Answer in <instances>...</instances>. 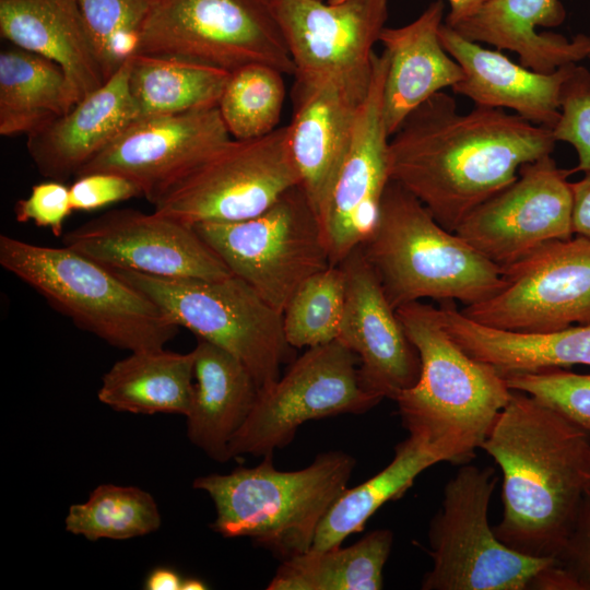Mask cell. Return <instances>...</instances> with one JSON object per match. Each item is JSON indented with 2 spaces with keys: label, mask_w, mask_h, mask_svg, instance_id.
Returning a JSON list of instances; mask_svg holds the SVG:
<instances>
[{
  "label": "cell",
  "mask_w": 590,
  "mask_h": 590,
  "mask_svg": "<svg viewBox=\"0 0 590 590\" xmlns=\"http://www.w3.org/2000/svg\"><path fill=\"white\" fill-rule=\"evenodd\" d=\"M388 66L385 51L374 52L370 87L359 108L322 222L331 266H339L370 236L390 181V137L382 113Z\"/></svg>",
  "instance_id": "e0dca14e"
},
{
  "label": "cell",
  "mask_w": 590,
  "mask_h": 590,
  "mask_svg": "<svg viewBox=\"0 0 590 590\" xmlns=\"http://www.w3.org/2000/svg\"><path fill=\"white\" fill-rule=\"evenodd\" d=\"M553 130L502 108L459 114L444 91L415 108L389 140L390 179L450 232L512 184L522 165L551 155Z\"/></svg>",
  "instance_id": "6da1fadb"
},
{
  "label": "cell",
  "mask_w": 590,
  "mask_h": 590,
  "mask_svg": "<svg viewBox=\"0 0 590 590\" xmlns=\"http://www.w3.org/2000/svg\"><path fill=\"white\" fill-rule=\"evenodd\" d=\"M358 364L339 340L308 347L272 386L258 390L248 418L228 446L231 459L273 456L305 422L373 409L382 398L366 389Z\"/></svg>",
  "instance_id": "7c38bea8"
},
{
  "label": "cell",
  "mask_w": 590,
  "mask_h": 590,
  "mask_svg": "<svg viewBox=\"0 0 590 590\" xmlns=\"http://www.w3.org/2000/svg\"><path fill=\"white\" fill-rule=\"evenodd\" d=\"M361 248L394 309L425 298L469 306L505 285L499 266L441 226L417 198L391 179L377 224Z\"/></svg>",
  "instance_id": "5b68a950"
},
{
  "label": "cell",
  "mask_w": 590,
  "mask_h": 590,
  "mask_svg": "<svg viewBox=\"0 0 590 590\" xmlns=\"http://www.w3.org/2000/svg\"><path fill=\"white\" fill-rule=\"evenodd\" d=\"M283 75L261 63L231 72L217 108L233 139L261 138L279 128L286 93Z\"/></svg>",
  "instance_id": "836d02e7"
},
{
  "label": "cell",
  "mask_w": 590,
  "mask_h": 590,
  "mask_svg": "<svg viewBox=\"0 0 590 590\" xmlns=\"http://www.w3.org/2000/svg\"><path fill=\"white\" fill-rule=\"evenodd\" d=\"M231 72L167 55L135 54L129 87L140 118L216 107Z\"/></svg>",
  "instance_id": "4dcf8cb0"
},
{
  "label": "cell",
  "mask_w": 590,
  "mask_h": 590,
  "mask_svg": "<svg viewBox=\"0 0 590 590\" xmlns=\"http://www.w3.org/2000/svg\"><path fill=\"white\" fill-rule=\"evenodd\" d=\"M574 208L573 231L578 236L590 238V172L573 182Z\"/></svg>",
  "instance_id": "b9f144b4"
},
{
  "label": "cell",
  "mask_w": 590,
  "mask_h": 590,
  "mask_svg": "<svg viewBox=\"0 0 590 590\" xmlns=\"http://www.w3.org/2000/svg\"><path fill=\"white\" fill-rule=\"evenodd\" d=\"M206 586L197 578H184L181 590H204Z\"/></svg>",
  "instance_id": "f6af8a7d"
},
{
  "label": "cell",
  "mask_w": 590,
  "mask_h": 590,
  "mask_svg": "<svg viewBox=\"0 0 590 590\" xmlns=\"http://www.w3.org/2000/svg\"><path fill=\"white\" fill-rule=\"evenodd\" d=\"M233 139L217 106L142 117L127 127L75 176L114 173L135 182L153 204L176 179Z\"/></svg>",
  "instance_id": "ac0fdd59"
},
{
  "label": "cell",
  "mask_w": 590,
  "mask_h": 590,
  "mask_svg": "<svg viewBox=\"0 0 590 590\" xmlns=\"http://www.w3.org/2000/svg\"><path fill=\"white\" fill-rule=\"evenodd\" d=\"M396 311L421 359L416 384L394 400L402 425L441 462L464 464L481 448L511 389L494 366L452 340L435 306L421 300Z\"/></svg>",
  "instance_id": "3957f363"
},
{
  "label": "cell",
  "mask_w": 590,
  "mask_h": 590,
  "mask_svg": "<svg viewBox=\"0 0 590 590\" xmlns=\"http://www.w3.org/2000/svg\"><path fill=\"white\" fill-rule=\"evenodd\" d=\"M131 58L68 113L27 134L28 154L42 176L58 181L76 176L140 118L129 87Z\"/></svg>",
  "instance_id": "44dd1931"
},
{
  "label": "cell",
  "mask_w": 590,
  "mask_h": 590,
  "mask_svg": "<svg viewBox=\"0 0 590 590\" xmlns=\"http://www.w3.org/2000/svg\"><path fill=\"white\" fill-rule=\"evenodd\" d=\"M339 266L345 276V304L338 340L357 356L366 389L394 401L420 377L418 352L361 246Z\"/></svg>",
  "instance_id": "d6986e66"
},
{
  "label": "cell",
  "mask_w": 590,
  "mask_h": 590,
  "mask_svg": "<svg viewBox=\"0 0 590 590\" xmlns=\"http://www.w3.org/2000/svg\"><path fill=\"white\" fill-rule=\"evenodd\" d=\"M493 468L464 463L447 482L428 529L432 568L423 590H524L554 564L504 544L488 522Z\"/></svg>",
  "instance_id": "ba28073f"
},
{
  "label": "cell",
  "mask_w": 590,
  "mask_h": 590,
  "mask_svg": "<svg viewBox=\"0 0 590 590\" xmlns=\"http://www.w3.org/2000/svg\"><path fill=\"white\" fill-rule=\"evenodd\" d=\"M194 389L187 417V436L219 462L231 459L228 446L248 418L258 387L247 367L222 347L198 339Z\"/></svg>",
  "instance_id": "484cf974"
},
{
  "label": "cell",
  "mask_w": 590,
  "mask_h": 590,
  "mask_svg": "<svg viewBox=\"0 0 590 590\" xmlns=\"http://www.w3.org/2000/svg\"><path fill=\"white\" fill-rule=\"evenodd\" d=\"M450 4V12L445 19V23L450 27L462 20L474 14L481 9L488 0H448Z\"/></svg>",
  "instance_id": "ee69618b"
},
{
  "label": "cell",
  "mask_w": 590,
  "mask_h": 590,
  "mask_svg": "<svg viewBox=\"0 0 590 590\" xmlns=\"http://www.w3.org/2000/svg\"><path fill=\"white\" fill-rule=\"evenodd\" d=\"M371 74L373 67L351 73L293 75L288 146L299 186L321 227Z\"/></svg>",
  "instance_id": "2e32d148"
},
{
  "label": "cell",
  "mask_w": 590,
  "mask_h": 590,
  "mask_svg": "<svg viewBox=\"0 0 590 590\" xmlns=\"http://www.w3.org/2000/svg\"><path fill=\"white\" fill-rule=\"evenodd\" d=\"M355 465L354 457L334 450L317 455L304 469L281 471L267 456L253 468L197 477L193 487L208 493L214 504V532L249 538L282 562L311 548L321 520L347 488Z\"/></svg>",
  "instance_id": "277c9868"
},
{
  "label": "cell",
  "mask_w": 590,
  "mask_h": 590,
  "mask_svg": "<svg viewBox=\"0 0 590 590\" xmlns=\"http://www.w3.org/2000/svg\"><path fill=\"white\" fill-rule=\"evenodd\" d=\"M0 34L56 62L78 102L107 81L78 0H0Z\"/></svg>",
  "instance_id": "cb8c5ba5"
},
{
  "label": "cell",
  "mask_w": 590,
  "mask_h": 590,
  "mask_svg": "<svg viewBox=\"0 0 590 590\" xmlns=\"http://www.w3.org/2000/svg\"><path fill=\"white\" fill-rule=\"evenodd\" d=\"M566 12L559 0H488L452 28L461 36L518 55L520 64L540 73H552L588 58L590 36L571 39L538 27L558 26Z\"/></svg>",
  "instance_id": "d4e9b609"
},
{
  "label": "cell",
  "mask_w": 590,
  "mask_h": 590,
  "mask_svg": "<svg viewBox=\"0 0 590 590\" xmlns=\"http://www.w3.org/2000/svg\"><path fill=\"white\" fill-rule=\"evenodd\" d=\"M193 352L133 351L103 376L98 400L119 412L187 415L194 389Z\"/></svg>",
  "instance_id": "83f0119b"
},
{
  "label": "cell",
  "mask_w": 590,
  "mask_h": 590,
  "mask_svg": "<svg viewBox=\"0 0 590 590\" xmlns=\"http://www.w3.org/2000/svg\"><path fill=\"white\" fill-rule=\"evenodd\" d=\"M481 448L503 473L496 536L521 554L555 558L590 486V432L511 390Z\"/></svg>",
  "instance_id": "7a4b0ae2"
},
{
  "label": "cell",
  "mask_w": 590,
  "mask_h": 590,
  "mask_svg": "<svg viewBox=\"0 0 590 590\" xmlns=\"http://www.w3.org/2000/svg\"><path fill=\"white\" fill-rule=\"evenodd\" d=\"M114 271L178 327L237 357L259 390L272 386L281 377V366L292 361L294 349L285 339L282 314L241 279L233 274L213 280L172 279Z\"/></svg>",
  "instance_id": "52a82bcc"
},
{
  "label": "cell",
  "mask_w": 590,
  "mask_h": 590,
  "mask_svg": "<svg viewBox=\"0 0 590 590\" xmlns=\"http://www.w3.org/2000/svg\"><path fill=\"white\" fill-rule=\"evenodd\" d=\"M63 244L114 270L172 279L232 274L193 226L155 211L110 210L63 234Z\"/></svg>",
  "instance_id": "9a60e30c"
},
{
  "label": "cell",
  "mask_w": 590,
  "mask_h": 590,
  "mask_svg": "<svg viewBox=\"0 0 590 590\" xmlns=\"http://www.w3.org/2000/svg\"><path fill=\"white\" fill-rule=\"evenodd\" d=\"M571 173L551 155L526 163L512 184L476 206L455 233L500 268L573 237Z\"/></svg>",
  "instance_id": "5bb4252c"
},
{
  "label": "cell",
  "mask_w": 590,
  "mask_h": 590,
  "mask_svg": "<svg viewBox=\"0 0 590 590\" xmlns=\"http://www.w3.org/2000/svg\"><path fill=\"white\" fill-rule=\"evenodd\" d=\"M393 533L374 530L347 547L312 550L282 560L268 590H380Z\"/></svg>",
  "instance_id": "f546056e"
},
{
  "label": "cell",
  "mask_w": 590,
  "mask_h": 590,
  "mask_svg": "<svg viewBox=\"0 0 590 590\" xmlns=\"http://www.w3.org/2000/svg\"><path fill=\"white\" fill-rule=\"evenodd\" d=\"M542 590H590V486L554 564L534 582Z\"/></svg>",
  "instance_id": "74e56055"
},
{
  "label": "cell",
  "mask_w": 590,
  "mask_h": 590,
  "mask_svg": "<svg viewBox=\"0 0 590 590\" xmlns=\"http://www.w3.org/2000/svg\"><path fill=\"white\" fill-rule=\"evenodd\" d=\"M453 302L437 308L448 334L470 356L491 364L503 376L518 371L590 366V324L545 332L491 328L465 317Z\"/></svg>",
  "instance_id": "4316f807"
},
{
  "label": "cell",
  "mask_w": 590,
  "mask_h": 590,
  "mask_svg": "<svg viewBox=\"0 0 590 590\" xmlns=\"http://www.w3.org/2000/svg\"><path fill=\"white\" fill-rule=\"evenodd\" d=\"M161 514L152 495L135 486L102 484L88 499L71 505L66 530L88 541L128 540L155 532Z\"/></svg>",
  "instance_id": "d6a6232c"
},
{
  "label": "cell",
  "mask_w": 590,
  "mask_h": 590,
  "mask_svg": "<svg viewBox=\"0 0 590 590\" xmlns=\"http://www.w3.org/2000/svg\"><path fill=\"white\" fill-rule=\"evenodd\" d=\"M69 188L73 211L90 212L143 197L140 187L129 178L105 172L78 176Z\"/></svg>",
  "instance_id": "60d3db41"
},
{
  "label": "cell",
  "mask_w": 590,
  "mask_h": 590,
  "mask_svg": "<svg viewBox=\"0 0 590 590\" xmlns=\"http://www.w3.org/2000/svg\"><path fill=\"white\" fill-rule=\"evenodd\" d=\"M193 227L229 272L280 314L303 282L331 267L321 224L300 186L257 216Z\"/></svg>",
  "instance_id": "30bf717a"
},
{
  "label": "cell",
  "mask_w": 590,
  "mask_h": 590,
  "mask_svg": "<svg viewBox=\"0 0 590 590\" xmlns=\"http://www.w3.org/2000/svg\"><path fill=\"white\" fill-rule=\"evenodd\" d=\"M345 304V276L331 266L308 278L295 291L283 314V331L293 349L338 340Z\"/></svg>",
  "instance_id": "e575fe53"
},
{
  "label": "cell",
  "mask_w": 590,
  "mask_h": 590,
  "mask_svg": "<svg viewBox=\"0 0 590 590\" xmlns=\"http://www.w3.org/2000/svg\"><path fill=\"white\" fill-rule=\"evenodd\" d=\"M106 80L138 52L151 0H78Z\"/></svg>",
  "instance_id": "d590c367"
},
{
  "label": "cell",
  "mask_w": 590,
  "mask_h": 590,
  "mask_svg": "<svg viewBox=\"0 0 590 590\" xmlns=\"http://www.w3.org/2000/svg\"><path fill=\"white\" fill-rule=\"evenodd\" d=\"M78 97L54 61L11 46L0 52V134H30L68 113Z\"/></svg>",
  "instance_id": "f1b7e54d"
},
{
  "label": "cell",
  "mask_w": 590,
  "mask_h": 590,
  "mask_svg": "<svg viewBox=\"0 0 590 590\" xmlns=\"http://www.w3.org/2000/svg\"><path fill=\"white\" fill-rule=\"evenodd\" d=\"M137 54L167 55L228 72L295 66L269 0H151Z\"/></svg>",
  "instance_id": "9c48e42d"
},
{
  "label": "cell",
  "mask_w": 590,
  "mask_h": 590,
  "mask_svg": "<svg viewBox=\"0 0 590 590\" xmlns=\"http://www.w3.org/2000/svg\"><path fill=\"white\" fill-rule=\"evenodd\" d=\"M295 74L370 70L388 0H272Z\"/></svg>",
  "instance_id": "ffe728a7"
},
{
  "label": "cell",
  "mask_w": 590,
  "mask_h": 590,
  "mask_svg": "<svg viewBox=\"0 0 590 590\" xmlns=\"http://www.w3.org/2000/svg\"><path fill=\"white\" fill-rule=\"evenodd\" d=\"M184 578L168 567H156L148 575L144 588L146 590H181Z\"/></svg>",
  "instance_id": "7bdbcfd3"
},
{
  "label": "cell",
  "mask_w": 590,
  "mask_h": 590,
  "mask_svg": "<svg viewBox=\"0 0 590 590\" xmlns=\"http://www.w3.org/2000/svg\"><path fill=\"white\" fill-rule=\"evenodd\" d=\"M557 141L569 143L578 156L571 172H590V71L574 66L563 86L560 116L553 128Z\"/></svg>",
  "instance_id": "f35d334b"
},
{
  "label": "cell",
  "mask_w": 590,
  "mask_h": 590,
  "mask_svg": "<svg viewBox=\"0 0 590 590\" xmlns=\"http://www.w3.org/2000/svg\"><path fill=\"white\" fill-rule=\"evenodd\" d=\"M511 390L524 392L590 432V374L545 368L504 375Z\"/></svg>",
  "instance_id": "8d00e7d4"
},
{
  "label": "cell",
  "mask_w": 590,
  "mask_h": 590,
  "mask_svg": "<svg viewBox=\"0 0 590 590\" xmlns=\"http://www.w3.org/2000/svg\"><path fill=\"white\" fill-rule=\"evenodd\" d=\"M72 211L70 188L63 181L51 179L33 186L31 193L14 205L17 222H33L38 227L49 228L57 237L63 235V224Z\"/></svg>",
  "instance_id": "ab89813d"
},
{
  "label": "cell",
  "mask_w": 590,
  "mask_h": 590,
  "mask_svg": "<svg viewBox=\"0 0 590 590\" xmlns=\"http://www.w3.org/2000/svg\"><path fill=\"white\" fill-rule=\"evenodd\" d=\"M588 58L590 59V49H589Z\"/></svg>",
  "instance_id": "bcb514c9"
},
{
  "label": "cell",
  "mask_w": 590,
  "mask_h": 590,
  "mask_svg": "<svg viewBox=\"0 0 590 590\" xmlns=\"http://www.w3.org/2000/svg\"><path fill=\"white\" fill-rule=\"evenodd\" d=\"M0 264L76 327L117 349H162L177 334L179 327L146 295L67 246H39L2 234Z\"/></svg>",
  "instance_id": "8992f818"
},
{
  "label": "cell",
  "mask_w": 590,
  "mask_h": 590,
  "mask_svg": "<svg viewBox=\"0 0 590 590\" xmlns=\"http://www.w3.org/2000/svg\"><path fill=\"white\" fill-rule=\"evenodd\" d=\"M269 1H272V0H269Z\"/></svg>",
  "instance_id": "7dc6e473"
},
{
  "label": "cell",
  "mask_w": 590,
  "mask_h": 590,
  "mask_svg": "<svg viewBox=\"0 0 590 590\" xmlns=\"http://www.w3.org/2000/svg\"><path fill=\"white\" fill-rule=\"evenodd\" d=\"M299 175L279 127L256 139H231L170 184L153 202L154 211L194 226L257 216L291 188Z\"/></svg>",
  "instance_id": "8fae6325"
},
{
  "label": "cell",
  "mask_w": 590,
  "mask_h": 590,
  "mask_svg": "<svg viewBox=\"0 0 590 590\" xmlns=\"http://www.w3.org/2000/svg\"><path fill=\"white\" fill-rule=\"evenodd\" d=\"M444 19L441 0L432 2L413 22L385 27L379 42L388 56L382 113L389 137L426 99L460 82L463 70L445 50L439 28Z\"/></svg>",
  "instance_id": "603a6c76"
},
{
  "label": "cell",
  "mask_w": 590,
  "mask_h": 590,
  "mask_svg": "<svg viewBox=\"0 0 590 590\" xmlns=\"http://www.w3.org/2000/svg\"><path fill=\"white\" fill-rule=\"evenodd\" d=\"M439 37L464 73L451 87L456 94L469 97L476 106L515 110L526 120L553 130L560 116L564 83L576 63L540 73L461 36L446 23L439 28Z\"/></svg>",
  "instance_id": "7402d4cb"
},
{
  "label": "cell",
  "mask_w": 590,
  "mask_h": 590,
  "mask_svg": "<svg viewBox=\"0 0 590 590\" xmlns=\"http://www.w3.org/2000/svg\"><path fill=\"white\" fill-rule=\"evenodd\" d=\"M503 269L504 287L461 312L481 324L545 332L590 324V238L544 244Z\"/></svg>",
  "instance_id": "4fadbf2b"
},
{
  "label": "cell",
  "mask_w": 590,
  "mask_h": 590,
  "mask_svg": "<svg viewBox=\"0 0 590 590\" xmlns=\"http://www.w3.org/2000/svg\"><path fill=\"white\" fill-rule=\"evenodd\" d=\"M441 462L422 440L410 436L394 448L391 462L364 483L346 488L321 520L312 550L339 546L364 530L367 520L387 502L398 499L427 468Z\"/></svg>",
  "instance_id": "1f68e13d"
}]
</instances>
